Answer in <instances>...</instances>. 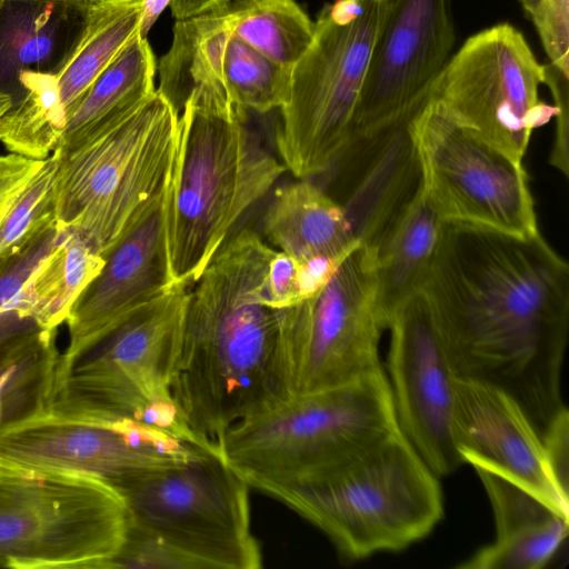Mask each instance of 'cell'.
Instances as JSON below:
<instances>
[{
	"instance_id": "cell-1",
	"label": "cell",
	"mask_w": 569,
	"mask_h": 569,
	"mask_svg": "<svg viewBox=\"0 0 569 569\" xmlns=\"http://www.w3.org/2000/svg\"><path fill=\"white\" fill-rule=\"evenodd\" d=\"M421 292L456 377L493 385L540 436L567 407L569 266L539 233L443 222Z\"/></svg>"
},
{
	"instance_id": "cell-2",
	"label": "cell",
	"mask_w": 569,
	"mask_h": 569,
	"mask_svg": "<svg viewBox=\"0 0 569 569\" xmlns=\"http://www.w3.org/2000/svg\"><path fill=\"white\" fill-rule=\"evenodd\" d=\"M276 250L250 229L226 241L188 291L171 392L191 430L217 441L291 397L279 310L264 303Z\"/></svg>"
},
{
	"instance_id": "cell-3",
	"label": "cell",
	"mask_w": 569,
	"mask_h": 569,
	"mask_svg": "<svg viewBox=\"0 0 569 569\" xmlns=\"http://www.w3.org/2000/svg\"><path fill=\"white\" fill-rule=\"evenodd\" d=\"M181 111L164 196V239L170 284L187 289L287 168L249 128L252 112L228 98L194 93Z\"/></svg>"
},
{
	"instance_id": "cell-4",
	"label": "cell",
	"mask_w": 569,
	"mask_h": 569,
	"mask_svg": "<svg viewBox=\"0 0 569 569\" xmlns=\"http://www.w3.org/2000/svg\"><path fill=\"white\" fill-rule=\"evenodd\" d=\"M258 490L320 529L347 561L401 551L443 517L438 476L399 427L339 461Z\"/></svg>"
},
{
	"instance_id": "cell-5",
	"label": "cell",
	"mask_w": 569,
	"mask_h": 569,
	"mask_svg": "<svg viewBox=\"0 0 569 569\" xmlns=\"http://www.w3.org/2000/svg\"><path fill=\"white\" fill-rule=\"evenodd\" d=\"M179 112L156 91L112 128L57 151L56 221L107 253L164 198Z\"/></svg>"
},
{
	"instance_id": "cell-6",
	"label": "cell",
	"mask_w": 569,
	"mask_h": 569,
	"mask_svg": "<svg viewBox=\"0 0 569 569\" xmlns=\"http://www.w3.org/2000/svg\"><path fill=\"white\" fill-rule=\"evenodd\" d=\"M398 427L380 367L335 388L291 396L236 423L217 445L227 465L258 489L339 461Z\"/></svg>"
},
{
	"instance_id": "cell-7",
	"label": "cell",
	"mask_w": 569,
	"mask_h": 569,
	"mask_svg": "<svg viewBox=\"0 0 569 569\" xmlns=\"http://www.w3.org/2000/svg\"><path fill=\"white\" fill-rule=\"evenodd\" d=\"M390 0H335L315 21L277 110L276 149L299 179L326 172L349 143L371 54Z\"/></svg>"
},
{
	"instance_id": "cell-8",
	"label": "cell",
	"mask_w": 569,
	"mask_h": 569,
	"mask_svg": "<svg viewBox=\"0 0 569 569\" xmlns=\"http://www.w3.org/2000/svg\"><path fill=\"white\" fill-rule=\"evenodd\" d=\"M188 290L160 300L97 342L60 355L51 406L176 436L183 428L171 383Z\"/></svg>"
},
{
	"instance_id": "cell-9",
	"label": "cell",
	"mask_w": 569,
	"mask_h": 569,
	"mask_svg": "<svg viewBox=\"0 0 569 569\" xmlns=\"http://www.w3.org/2000/svg\"><path fill=\"white\" fill-rule=\"evenodd\" d=\"M128 529L103 480L0 468V568L111 569Z\"/></svg>"
},
{
	"instance_id": "cell-10",
	"label": "cell",
	"mask_w": 569,
	"mask_h": 569,
	"mask_svg": "<svg viewBox=\"0 0 569 569\" xmlns=\"http://www.w3.org/2000/svg\"><path fill=\"white\" fill-rule=\"evenodd\" d=\"M249 485L217 453L144 472L116 487L130 527L182 557L190 568L259 569Z\"/></svg>"
},
{
	"instance_id": "cell-11",
	"label": "cell",
	"mask_w": 569,
	"mask_h": 569,
	"mask_svg": "<svg viewBox=\"0 0 569 569\" xmlns=\"http://www.w3.org/2000/svg\"><path fill=\"white\" fill-rule=\"evenodd\" d=\"M421 187L443 222L518 237L539 233L522 160L428 98L410 122Z\"/></svg>"
},
{
	"instance_id": "cell-12",
	"label": "cell",
	"mask_w": 569,
	"mask_h": 569,
	"mask_svg": "<svg viewBox=\"0 0 569 569\" xmlns=\"http://www.w3.org/2000/svg\"><path fill=\"white\" fill-rule=\"evenodd\" d=\"M377 247L359 243L315 296L279 310L291 396L351 382L382 367Z\"/></svg>"
},
{
	"instance_id": "cell-13",
	"label": "cell",
	"mask_w": 569,
	"mask_h": 569,
	"mask_svg": "<svg viewBox=\"0 0 569 569\" xmlns=\"http://www.w3.org/2000/svg\"><path fill=\"white\" fill-rule=\"evenodd\" d=\"M540 63L525 36L502 22L470 36L452 53L429 98L450 116L523 160L532 132L556 116L542 101Z\"/></svg>"
},
{
	"instance_id": "cell-14",
	"label": "cell",
	"mask_w": 569,
	"mask_h": 569,
	"mask_svg": "<svg viewBox=\"0 0 569 569\" xmlns=\"http://www.w3.org/2000/svg\"><path fill=\"white\" fill-rule=\"evenodd\" d=\"M204 452L133 422L53 406L0 431V468L92 477L114 488Z\"/></svg>"
},
{
	"instance_id": "cell-15",
	"label": "cell",
	"mask_w": 569,
	"mask_h": 569,
	"mask_svg": "<svg viewBox=\"0 0 569 569\" xmlns=\"http://www.w3.org/2000/svg\"><path fill=\"white\" fill-rule=\"evenodd\" d=\"M389 385L400 430L438 476L462 462L452 439L456 376L426 296L419 291L392 313Z\"/></svg>"
},
{
	"instance_id": "cell-16",
	"label": "cell",
	"mask_w": 569,
	"mask_h": 569,
	"mask_svg": "<svg viewBox=\"0 0 569 569\" xmlns=\"http://www.w3.org/2000/svg\"><path fill=\"white\" fill-rule=\"evenodd\" d=\"M455 42L451 0H390L356 109L351 138L415 114L428 100L452 56Z\"/></svg>"
},
{
	"instance_id": "cell-17",
	"label": "cell",
	"mask_w": 569,
	"mask_h": 569,
	"mask_svg": "<svg viewBox=\"0 0 569 569\" xmlns=\"http://www.w3.org/2000/svg\"><path fill=\"white\" fill-rule=\"evenodd\" d=\"M452 439L462 460L492 470L569 513L542 437L520 405L488 382L456 377Z\"/></svg>"
},
{
	"instance_id": "cell-18",
	"label": "cell",
	"mask_w": 569,
	"mask_h": 569,
	"mask_svg": "<svg viewBox=\"0 0 569 569\" xmlns=\"http://www.w3.org/2000/svg\"><path fill=\"white\" fill-rule=\"evenodd\" d=\"M172 288L176 287L170 284L167 268L163 198L107 253L101 271L74 302L66 321L69 340L62 353L97 342Z\"/></svg>"
},
{
	"instance_id": "cell-19",
	"label": "cell",
	"mask_w": 569,
	"mask_h": 569,
	"mask_svg": "<svg viewBox=\"0 0 569 569\" xmlns=\"http://www.w3.org/2000/svg\"><path fill=\"white\" fill-rule=\"evenodd\" d=\"M413 116L349 141L360 156V176L342 208L361 243L378 247L420 184Z\"/></svg>"
},
{
	"instance_id": "cell-20",
	"label": "cell",
	"mask_w": 569,
	"mask_h": 569,
	"mask_svg": "<svg viewBox=\"0 0 569 569\" xmlns=\"http://www.w3.org/2000/svg\"><path fill=\"white\" fill-rule=\"evenodd\" d=\"M490 501L496 538L456 567L541 569L556 556L569 530V513L492 470L473 467Z\"/></svg>"
},
{
	"instance_id": "cell-21",
	"label": "cell",
	"mask_w": 569,
	"mask_h": 569,
	"mask_svg": "<svg viewBox=\"0 0 569 569\" xmlns=\"http://www.w3.org/2000/svg\"><path fill=\"white\" fill-rule=\"evenodd\" d=\"M91 10L56 0H0V93L14 103L21 74H57L83 37Z\"/></svg>"
},
{
	"instance_id": "cell-22",
	"label": "cell",
	"mask_w": 569,
	"mask_h": 569,
	"mask_svg": "<svg viewBox=\"0 0 569 569\" xmlns=\"http://www.w3.org/2000/svg\"><path fill=\"white\" fill-rule=\"evenodd\" d=\"M263 232L300 263L343 259L360 243L343 208L307 179L276 189L263 217Z\"/></svg>"
},
{
	"instance_id": "cell-23",
	"label": "cell",
	"mask_w": 569,
	"mask_h": 569,
	"mask_svg": "<svg viewBox=\"0 0 569 569\" xmlns=\"http://www.w3.org/2000/svg\"><path fill=\"white\" fill-rule=\"evenodd\" d=\"M442 224L420 181L377 247L376 309L383 329L396 309L421 291Z\"/></svg>"
},
{
	"instance_id": "cell-24",
	"label": "cell",
	"mask_w": 569,
	"mask_h": 569,
	"mask_svg": "<svg viewBox=\"0 0 569 569\" xmlns=\"http://www.w3.org/2000/svg\"><path fill=\"white\" fill-rule=\"evenodd\" d=\"M156 71L147 38L136 34L69 111L56 150H72L127 118L156 91Z\"/></svg>"
},
{
	"instance_id": "cell-25",
	"label": "cell",
	"mask_w": 569,
	"mask_h": 569,
	"mask_svg": "<svg viewBox=\"0 0 569 569\" xmlns=\"http://www.w3.org/2000/svg\"><path fill=\"white\" fill-rule=\"evenodd\" d=\"M231 34L227 6L176 20L171 46L157 63V90L178 112L194 93L228 98L223 57Z\"/></svg>"
},
{
	"instance_id": "cell-26",
	"label": "cell",
	"mask_w": 569,
	"mask_h": 569,
	"mask_svg": "<svg viewBox=\"0 0 569 569\" xmlns=\"http://www.w3.org/2000/svg\"><path fill=\"white\" fill-rule=\"evenodd\" d=\"M59 159L0 156V260L56 222Z\"/></svg>"
},
{
	"instance_id": "cell-27",
	"label": "cell",
	"mask_w": 569,
	"mask_h": 569,
	"mask_svg": "<svg viewBox=\"0 0 569 569\" xmlns=\"http://www.w3.org/2000/svg\"><path fill=\"white\" fill-rule=\"evenodd\" d=\"M62 229L21 291L26 312L44 330H58L67 321L74 302L104 264V258L76 231Z\"/></svg>"
},
{
	"instance_id": "cell-28",
	"label": "cell",
	"mask_w": 569,
	"mask_h": 569,
	"mask_svg": "<svg viewBox=\"0 0 569 569\" xmlns=\"http://www.w3.org/2000/svg\"><path fill=\"white\" fill-rule=\"evenodd\" d=\"M60 352L57 330H37L0 351V431L47 410Z\"/></svg>"
},
{
	"instance_id": "cell-29",
	"label": "cell",
	"mask_w": 569,
	"mask_h": 569,
	"mask_svg": "<svg viewBox=\"0 0 569 569\" xmlns=\"http://www.w3.org/2000/svg\"><path fill=\"white\" fill-rule=\"evenodd\" d=\"M141 13L142 0H103L91 10L83 37L54 78L66 119L98 76L139 33Z\"/></svg>"
},
{
	"instance_id": "cell-30",
	"label": "cell",
	"mask_w": 569,
	"mask_h": 569,
	"mask_svg": "<svg viewBox=\"0 0 569 569\" xmlns=\"http://www.w3.org/2000/svg\"><path fill=\"white\" fill-rule=\"evenodd\" d=\"M227 9L232 36L286 68L312 41L315 21L295 0H233Z\"/></svg>"
},
{
	"instance_id": "cell-31",
	"label": "cell",
	"mask_w": 569,
	"mask_h": 569,
	"mask_svg": "<svg viewBox=\"0 0 569 569\" xmlns=\"http://www.w3.org/2000/svg\"><path fill=\"white\" fill-rule=\"evenodd\" d=\"M56 74L26 72L21 94L0 119V141L12 153L44 159L53 153L66 128Z\"/></svg>"
},
{
	"instance_id": "cell-32",
	"label": "cell",
	"mask_w": 569,
	"mask_h": 569,
	"mask_svg": "<svg viewBox=\"0 0 569 569\" xmlns=\"http://www.w3.org/2000/svg\"><path fill=\"white\" fill-rule=\"evenodd\" d=\"M223 79L227 96L233 106L268 114L286 104L291 69L231 34L224 50Z\"/></svg>"
},
{
	"instance_id": "cell-33",
	"label": "cell",
	"mask_w": 569,
	"mask_h": 569,
	"mask_svg": "<svg viewBox=\"0 0 569 569\" xmlns=\"http://www.w3.org/2000/svg\"><path fill=\"white\" fill-rule=\"evenodd\" d=\"M62 230L56 221L20 251L0 260V351L28 333L42 330L26 312L21 291L29 274L53 248Z\"/></svg>"
},
{
	"instance_id": "cell-34",
	"label": "cell",
	"mask_w": 569,
	"mask_h": 569,
	"mask_svg": "<svg viewBox=\"0 0 569 569\" xmlns=\"http://www.w3.org/2000/svg\"><path fill=\"white\" fill-rule=\"evenodd\" d=\"M549 63L569 77V0H520Z\"/></svg>"
},
{
	"instance_id": "cell-35",
	"label": "cell",
	"mask_w": 569,
	"mask_h": 569,
	"mask_svg": "<svg viewBox=\"0 0 569 569\" xmlns=\"http://www.w3.org/2000/svg\"><path fill=\"white\" fill-rule=\"evenodd\" d=\"M568 80L559 69L550 63L545 64L543 84L549 87L553 106L556 107V131L549 163L568 177L569 154H568V131H569V94Z\"/></svg>"
},
{
	"instance_id": "cell-36",
	"label": "cell",
	"mask_w": 569,
	"mask_h": 569,
	"mask_svg": "<svg viewBox=\"0 0 569 569\" xmlns=\"http://www.w3.org/2000/svg\"><path fill=\"white\" fill-rule=\"evenodd\" d=\"M300 262L289 254L276 251L264 283V303L281 310L301 302L299 288Z\"/></svg>"
},
{
	"instance_id": "cell-37",
	"label": "cell",
	"mask_w": 569,
	"mask_h": 569,
	"mask_svg": "<svg viewBox=\"0 0 569 569\" xmlns=\"http://www.w3.org/2000/svg\"><path fill=\"white\" fill-rule=\"evenodd\" d=\"M568 409L561 411L542 435V441L552 472L559 485L568 491Z\"/></svg>"
},
{
	"instance_id": "cell-38",
	"label": "cell",
	"mask_w": 569,
	"mask_h": 569,
	"mask_svg": "<svg viewBox=\"0 0 569 569\" xmlns=\"http://www.w3.org/2000/svg\"><path fill=\"white\" fill-rule=\"evenodd\" d=\"M233 0H171V14L176 20L194 17L221 8Z\"/></svg>"
},
{
	"instance_id": "cell-39",
	"label": "cell",
	"mask_w": 569,
	"mask_h": 569,
	"mask_svg": "<svg viewBox=\"0 0 569 569\" xmlns=\"http://www.w3.org/2000/svg\"><path fill=\"white\" fill-rule=\"evenodd\" d=\"M170 2L171 0H142V13L139 29L141 37L147 38L150 29Z\"/></svg>"
},
{
	"instance_id": "cell-40",
	"label": "cell",
	"mask_w": 569,
	"mask_h": 569,
	"mask_svg": "<svg viewBox=\"0 0 569 569\" xmlns=\"http://www.w3.org/2000/svg\"><path fill=\"white\" fill-rule=\"evenodd\" d=\"M56 1H63L68 3H72L76 6H79L84 9H93L98 4H100L103 0H56Z\"/></svg>"
},
{
	"instance_id": "cell-41",
	"label": "cell",
	"mask_w": 569,
	"mask_h": 569,
	"mask_svg": "<svg viewBox=\"0 0 569 569\" xmlns=\"http://www.w3.org/2000/svg\"><path fill=\"white\" fill-rule=\"evenodd\" d=\"M12 99L8 94L0 93V119L11 108Z\"/></svg>"
}]
</instances>
